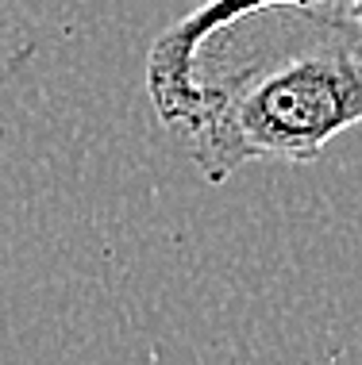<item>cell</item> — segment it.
Masks as SVG:
<instances>
[{
	"instance_id": "6da1fadb",
	"label": "cell",
	"mask_w": 362,
	"mask_h": 365,
	"mask_svg": "<svg viewBox=\"0 0 362 365\" xmlns=\"http://www.w3.org/2000/svg\"><path fill=\"white\" fill-rule=\"evenodd\" d=\"M362 123V19L266 4L201 38L185 139L208 185L251 162L312 165Z\"/></svg>"
}]
</instances>
